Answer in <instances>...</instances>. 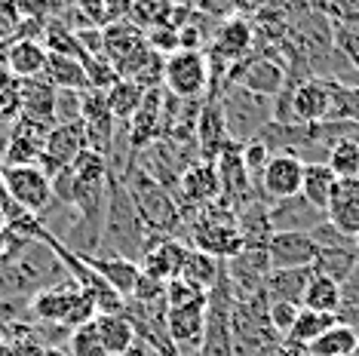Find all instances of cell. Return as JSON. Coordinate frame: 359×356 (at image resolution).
<instances>
[{"label":"cell","instance_id":"6da1fadb","mask_svg":"<svg viewBox=\"0 0 359 356\" xmlns=\"http://www.w3.org/2000/svg\"><path fill=\"white\" fill-rule=\"evenodd\" d=\"M151 233L138 218L133 200L120 178H108V206H104L102 231H99V258H126V261H142L148 249Z\"/></svg>","mask_w":359,"mask_h":356},{"label":"cell","instance_id":"7a4b0ae2","mask_svg":"<svg viewBox=\"0 0 359 356\" xmlns=\"http://www.w3.org/2000/svg\"><path fill=\"white\" fill-rule=\"evenodd\" d=\"M123 188L133 200L138 218L148 228V233H157V237H172L182 240L184 237V212L178 206V200L172 197V191H166L160 182H154L148 172H142L135 163L126 166V172L120 175Z\"/></svg>","mask_w":359,"mask_h":356},{"label":"cell","instance_id":"3957f363","mask_svg":"<svg viewBox=\"0 0 359 356\" xmlns=\"http://www.w3.org/2000/svg\"><path fill=\"white\" fill-rule=\"evenodd\" d=\"M218 104H222L227 135H231V142H236V144L258 139L261 129L273 120V99L255 95L236 83L224 86L222 93H218Z\"/></svg>","mask_w":359,"mask_h":356},{"label":"cell","instance_id":"277c9868","mask_svg":"<svg viewBox=\"0 0 359 356\" xmlns=\"http://www.w3.org/2000/svg\"><path fill=\"white\" fill-rule=\"evenodd\" d=\"M163 89L182 102H203L209 93V62L206 53L178 50L163 59Z\"/></svg>","mask_w":359,"mask_h":356},{"label":"cell","instance_id":"5b68a950","mask_svg":"<svg viewBox=\"0 0 359 356\" xmlns=\"http://www.w3.org/2000/svg\"><path fill=\"white\" fill-rule=\"evenodd\" d=\"M0 188L6 191V197H10L15 206H22L25 212H34V215L46 212L53 203V184L37 163L0 166Z\"/></svg>","mask_w":359,"mask_h":356},{"label":"cell","instance_id":"8992f818","mask_svg":"<svg viewBox=\"0 0 359 356\" xmlns=\"http://www.w3.org/2000/svg\"><path fill=\"white\" fill-rule=\"evenodd\" d=\"M243 86L255 95H264V99H276V95L289 83V74H285V64L273 55H255V59H243L240 64H233L231 74H227L224 86Z\"/></svg>","mask_w":359,"mask_h":356},{"label":"cell","instance_id":"52a82bcc","mask_svg":"<svg viewBox=\"0 0 359 356\" xmlns=\"http://www.w3.org/2000/svg\"><path fill=\"white\" fill-rule=\"evenodd\" d=\"M86 151V129L83 123H55L43 139V153H40L37 166L43 169L46 178H53L59 169L71 166L80 153Z\"/></svg>","mask_w":359,"mask_h":356},{"label":"cell","instance_id":"ba28073f","mask_svg":"<svg viewBox=\"0 0 359 356\" xmlns=\"http://www.w3.org/2000/svg\"><path fill=\"white\" fill-rule=\"evenodd\" d=\"M267 273H271V258L264 246H243L233 258L224 261V277L233 289V298L258 295Z\"/></svg>","mask_w":359,"mask_h":356},{"label":"cell","instance_id":"9c48e42d","mask_svg":"<svg viewBox=\"0 0 359 356\" xmlns=\"http://www.w3.org/2000/svg\"><path fill=\"white\" fill-rule=\"evenodd\" d=\"M289 86V108L295 123L304 126H316L329 120V108H332V80L323 77H307L298 83H285Z\"/></svg>","mask_w":359,"mask_h":356},{"label":"cell","instance_id":"30bf717a","mask_svg":"<svg viewBox=\"0 0 359 356\" xmlns=\"http://www.w3.org/2000/svg\"><path fill=\"white\" fill-rule=\"evenodd\" d=\"M175 200L184 212V221H187V215H194L197 209L222 200V182H218L215 166L212 163H194L191 169H184L182 178H178Z\"/></svg>","mask_w":359,"mask_h":356},{"label":"cell","instance_id":"8fae6325","mask_svg":"<svg viewBox=\"0 0 359 356\" xmlns=\"http://www.w3.org/2000/svg\"><path fill=\"white\" fill-rule=\"evenodd\" d=\"M301 172H304L301 160L289 157V153H271L267 166L261 169V175L255 178V188L267 203L295 197V193H301Z\"/></svg>","mask_w":359,"mask_h":356},{"label":"cell","instance_id":"7c38bea8","mask_svg":"<svg viewBox=\"0 0 359 356\" xmlns=\"http://www.w3.org/2000/svg\"><path fill=\"white\" fill-rule=\"evenodd\" d=\"M252 43H255V25H252V19L233 15V19L218 22L206 53H209V59H218L233 68V64H240L249 55Z\"/></svg>","mask_w":359,"mask_h":356},{"label":"cell","instance_id":"4fadbf2b","mask_svg":"<svg viewBox=\"0 0 359 356\" xmlns=\"http://www.w3.org/2000/svg\"><path fill=\"white\" fill-rule=\"evenodd\" d=\"M267 221H271L273 233H313V228L325 221V212L310 206L301 193H295V197L267 203Z\"/></svg>","mask_w":359,"mask_h":356},{"label":"cell","instance_id":"5bb4252c","mask_svg":"<svg viewBox=\"0 0 359 356\" xmlns=\"http://www.w3.org/2000/svg\"><path fill=\"white\" fill-rule=\"evenodd\" d=\"M203 313H206V298L178 307V310H166V335L178 356H200Z\"/></svg>","mask_w":359,"mask_h":356},{"label":"cell","instance_id":"9a60e30c","mask_svg":"<svg viewBox=\"0 0 359 356\" xmlns=\"http://www.w3.org/2000/svg\"><path fill=\"white\" fill-rule=\"evenodd\" d=\"M163 86H154V89H144L142 95V104L133 114V120L126 123V135H129V151L133 157L138 151H144L151 142L163 139Z\"/></svg>","mask_w":359,"mask_h":356},{"label":"cell","instance_id":"2e32d148","mask_svg":"<svg viewBox=\"0 0 359 356\" xmlns=\"http://www.w3.org/2000/svg\"><path fill=\"white\" fill-rule=\"evenodd\" d=\"M50 126H40L34 120L19 117L6 132L4 142V166H31L43 153V139Z\"/></svg>","mask_w":359,"mask_h":356},{"label":"cell","instance_id":"e0dca14e","mask_svg":"<svg viewBox=\"0 0 359 356\" xmlns=\"http://www.w3.org/2000/svg\"><path fill=\"white\" fill-rule=\"evenodd\" d=\"M184 255H187V242L184 240L157 237V233H151L148 249H144L138 267H142V273H148V277L160 280V282H169V280H175L178 273H182Z\"/></svg>","mask_w":359,"mask_h":356},{"label":"cell","instance_id":"ac0fdd59","mask_svg":"<svg viewBox=\"0 0 359 356\" xmlns=\"http://www.w3.org/2000/svg\"><path fill=\"white\" fill-rule=\"evenodd\" d=\"M194 142H197L203 163H212V160L224 151V144L231 142V135H227V129H224V117H222V104H218V99L200 102L197 120H194Z\"/></svg>","mask_w":359,"mask_h":356},{"label":"cell","instance_id":"d6986e66","mask_svg":"<svg viewBox=\"0 0 359 356\" xmlns=\"http://www.w3.org/2000/svg\"><path fill=\"white\" fill-rule=\"evenodd\" d=\"M325 221L347 237H359V178H338L325 203Z\"/></svg>","mask_w":359,"mask_h":356},{"label":"cell","instance_id":"ffe728a7","mask_svg":"<svg viewBox=\"0 0 359 356\" xmlns=\"http://www.w3.org/2000/svg\"><path fill=\"white\" fill-rule=\"evenodd\" d=\"M264 249L271 258V271H285V267H313L320 246L310 233H271Z\"/></svg>","mask_w":359,"mask_h":356},{"label":"cell","instance_id":"44dd1931","mask_svg":"<svg viewBox=\"0 0 359 356\" xmlns=\"http://www.w3.org/2000/svg\"><path fill=\"white\" fill-rule=\"evenodd\" d=\"M46 53L40 40H6L4 50V68L10 71L15 80H34L43 77L46 68Z\"/></svg>","mask_w":359,"mask_h":356},{"label":"cell","instance_id":"7402d4cb","mask_svg":"<svg viewBox=\"0 0 359 356\" xmlns=\"http://www.w3.org/2000/svg\"><path fill=\"white\" fill-rule=\"evenodd\" d=\"M53 102H55V86L46 83L43 77L34 80H19V117L34 120L40 126H55L53 123Z\"/></svg>","mask_w":359,"mask_h":356},{"label":"cell","instance_id":"603a6c76","mask_svg":"<svg viewBox=\"0 0 359 356\" xmlns=\"http://www.w3.org/2000/svg\"><path fill=\"white\" fill-rule=\"evenodd\" d=\"M310 277H313V267H285V271H271L264 277V286H261V295L267 301H285L301 307V298H304V289Z\"/></svg>","mask_w":359,"mask_h":356},{"label":"cell","instance_id":"cb8c5ba5","mask_svg":"<svg viewBox=\"0 0 359 356\" xmlns=\"http://www.w3.org/2000/svg\"><path fill=\"white\" fill-rule=\"evenodd\" d=\"M86 261L120 298H129L135 292V282L142 277V267L135 261H126V258H99V255L86 258Z\"/></svg>","mask_w":359,"mask_h":356},{"label":"cell","instance_id":"d4e9b609","mask_svg":"<svg viewBox=\"0 0 359 356\" xmlns=\"http://www.w3.org/2000/svg\"><path fill=\"white\" fill-rule=\"evenodd\" d=\"M144 43V31L135 28L129 19H120V22H111V25L102 28V55L108 59L111 64H117L120 59H126L135 46Z\"/></svg>","mask_w":359,"mask_h":356},{"label":"cell","instance_id":"484cf974","mask_svg":"<svg viewBox=\"0 0 359 356\" xmlns=\"http://www.w3.org/2000/svg\"><path fill=\"white\" fill-rule=\"evenodd\" d=\"M99 326V341L108 356H126L129 347L135 344V326L126 313H108V317H95Z\"/></svg>","mask_w":359,"mask_h":356},{"label":"cell","instance_id":"4316f807","mask_svg":"<svg viewBox=\"0 0 359 356\" xmlns=\"http://www.w3.org/2000/svg\"><path fill=\"white\" fill-rule=\"evenodd\" d=\"M218 273H222V261H218V258H212L206 252H200V249L187 246V255L182 261V273H178V280H184L187 286L200 289V292L206 295L209 289L215 286Z\"/></svg>","mask_w":359,"mask_h":356},{"label":"cell","instance_id":"83f0119b","mask_svg":"<svg viewBox=\"0 0 359 356\" xmlns=\"http://www.w3.org/2000/svg\"><path fill=\"white\" fill-rule=\"evenodd\" d=\"M359 350V341L353 335V329L344 322H334L323 331L320 338H313L304 347V356H353Z\"/></svg>","mask_w":359,"mask_h":356},{"label":"cell","instance_id":"f1b7e54d","mask_svg":"<svg viewBox=\"0 0 359 356\" xmlns=\"http://www.w3.org/2000/svg\"><path fill=\"white\" fill-rule=\"evenodd\" d=\"M334 182H338V178H334V172L325 163H304V172H301V197H304L310 206L325 212V203H329V197H332Z\"/></svg>","mask_w":359,"mask_h":356},{"label":"cell","instance_id":"f546056e","mask_svg":"<svg viewBox=\"0 0 359 356\" xmlns=\"http://www.w3.org/2000/svg\"><path fill=\"white\" fill-rule=\"evenodd\" d=\"M301 307L307 310H316V313H338L341 310V286L329 277H320L313 273L304 289V298H301Z\"/></svg>","mask_w":359,"mask_h":356},{"label":"cell","instance_id":"4dcf8cb0","mask_svg":"<svg viewBox=\"0 0 359 356\" xmlns=\"http://www.w3.org/2000/svg\"><path fill=\"white\" fill-rule=\"evenodd\" d=\"M43 80L55 89H86V71L80 59H68V55H46Z\"/></svg>","mask_w":359,"mask_h":356},{"label":"cell","instance_id":"1f68e13d","mask_svg":"<svg viewBox=\"0 0 359 356\" xmlns=\"http://www.w3.org/2000/svg\"><path fill=\"white\" fill-rule=\"evenodd\" d=\"M334 322H338V317H332V313H316V310H307V307H301L295 322H292V329H289V335H285V341L304 350V347L313 341V338H320L325 329L334 326Z\"/></svg>","mask_w":359,"mask_h":356},{"label":"cell","instance_id":"d6a6232c","mask_svg":"<svg viewBox=\"0 0 359 356\" xmlns=\"http://www.w3.org/2000/svg\"><path fill=\"white\" fill-rule=\"evenodd\" d=\"M172 13H175V4H172V0H129L126 19L133 22L135 28L151 31V28L169 25Z\"/></svg>","mask_w":359,"mask_h":356},{"label":"cell","instance_id":"836d02e7","mask_svg":"<svg viewBox=\"0 0 359 356\" xmlns=\"http://www.w3.org/2000/svg\"><path fill=\"white\" fill-rule=\"evenodd\" d=\"M359 255L356 249H316V258H313V273L320 277H329L341 286L347 280V273L356 267Z\"/></svg>","mask_w":359,"mask_h":356},{"label":"cell","instance_id":"e575fe53","mask_svg":"<svg viewBox=\"0 0 359 356\" xmlns=\"http://www.w3.org/2000/svg\"><path fill=\"white\" fill-rule=\"evenodd\" d=\"M108 108H111V117L117 120V123H129L133 120V114L138 111V104H142V95L144 89L133 83V80H117L108 93Z\"/></svg>","mask_w":359,"mask_h":356},{"label":"cell","instance_id":"d590c367","mask_svg":"<svg viewBox=\"0 0 359 356\" xmlns=\"http://www.w3.org/2000/svg\"><path fill=\"white\" fill-rule=\"evenodd\" d=\"M325 166L334 172V178H359V139L347 135L334 142L325 157Z\"/></svg>","mask_w":359,"mask_h":356},{"label":"cell","instance_id":"8d00e7d4","mask_svg":"<svg viewBox=\"0 0 359 356\" xmlns=\"http://www.w3.org/2000/svg\"><path fill=\"white\" fill-rule=\"evenodd\" d=\"M329 120H347V123H359V86L332 83Z\"/></svg>","mask_w":359,"mask_h":356},{"label":"cell","instance_id":"74e56055","mask_svg":"<svg viewBox=\"0 0 359 356\" xmlns=\"http://www.w3.org/2000/svg\"><path fill=\"white\" fill-rule=\"evenodd\" d=\"M68 356H104L102 350V341H99V326L93 322H83V326L71 329L68 335Z\"/></svg>","mask_w":359,"mask_h":356},{"label":"cell","instance_id":"f35d334b","mask_svg":"<svg viewBox=\"0 0 359 356\" xmlns=\"http://www.w3.org/2000/svg\"><path fill=\"white\" fill-rule=\"evenodd\" d=\"M71 172H74L77 182H108V160H104V153L99 151H83L80 157L74 160V163L68 166Z\"/></svg>","mask_w":359,"mask_h":356},{"label":"cell","instance_id":"ab89813d","mask_svg":"<svg viewBox=\"0 0 359 356\" xmlns=\"http://www.w3.org/2000/svg\"><path fill=\"white\" fill-rule=\"evenodd\" d=\"M80 93H83V89H55L53 123H77L80 120Z\"/></svg>","mask_w":359,"mask_h":356},{"label":"cell","instance_id":"60d3db41","mask_svg":"<svg viewBox=\"0 0 359 356\" xmlns=\"http://www.w3.org/2000/svg\"><path fill=\"white\" fill-rule=\"evenodd\" d=\"M240 160H243V169H246V175L255 182L261 175V169L267 166V160H271V151H267V144L261 139H252L240 148Z\"/></svg>","mask_w":359,"mask_h":356},{"label":"cell","instance_id":"b9f144b4","mask_svg":"<svg viewBox=\"0 0 359 356\" xmlns=\"http://www.w3.org/2000/svg\"><path fill=\"white\" fill-rule=\"evenodd\" d=\"M301 307L295 304H285V301H267V322H271V329L276 331V335L285 341V335H289L292 322H295Z\"/></svg>","mask_w":359,"mask_h":356},{"label":"cell","instance_id":"7bdbcfd3","mask_svg":"<svg viewBox=\"0 0 359 356\" xmlns=\"http://www.w3.org/2000/svg\"><path fill=\"white\" fill-rule=\"evenodd\" d=\"M144 43H148V50H154L157 55H172L178 53V31L169 28V25H160V28H151L144 31Z\"/></svg>","mask_w":359,"mask_h":356},{"label":"cell","instance_id":"ee69618b","mask_svg":"<svg viewBox=\"0 0 359 356\" xmlns=\"http://www.w3.org/2000/svg\"><path fill=\"white\" fill-rule=\"evenodd\" d=\"M200 298H206L200 292V289H194V286H187L184 280H169L166 282V310H178V307H187V304H194V301H200Z\"/></svg>","mask_w":359,"mask_h":356},{"label":"cell","instance_id":"f6af8a7d","mask_svg":"<svg viewBox=\"0 0 359 356\" xmlns=\"http://www.w3.org/2000/svg\"><path fill=\"white\" fill-rule=\"evenodd\" d=\"M13 4L22 19H40V22L55 19L62 10V4H55V0H13Z\"/></svg>","mask_w":359,"mask_h":356},{"label":"cell","instance_id":"bcb514c9","mask_svg":"<svg viewBox=\"0 0 359 356\" xmlns=\"http://www.w3.org/2000/svg\"><path fill=\"white\" fill-rule=\"evenodd\" d=\"M313 242L320 249H356V240L353 237H347V233H341L338 228H332L329 221H323L320 228H313Z\"/></svg>","mask_w":359,"mask_h":356},{"label":"cell","instance_id":"7dc6e473","mask_svg":"<svg viewBox=\"0 0 359 356\" xmlns=\"http://www.w3.org/2000/svg\"><path fill=\"white\" fill-rule=\"evenodd\" d=\"M200 15H206L212 22H224V19H233L240 15V0H197L194 6Z\"/></svg>","mask_w":359,"mask_h":356},{"label":"cell","instance_id":"c3c4849f","mask_svg":"<svg viewBox=\"0 0 359 356\" xmlns=\"http://www.w3.org/2000/svg\"><path fill=\"white\" fill-rule=\"evenodd\" d=\"M19 22H22V15L15 10L13 0H0V43H6V40L15 37Z\"/></svg>","mask_w":359,"mask_h":356},{"label":"cell","instance_id":"681fc988","mask_svg":"<svg viewBox=\"0 0 359 356\" xmlns=\"http://www.w3.org/2000/svg\"><path fill=\"white\" fill-rule=\"evenodd\" d=\"M341 307H359V261L341 282Z\"/></svg>","mask_w":359,"mask_h":356},{"label":"cell","instance_id":"f907efd6","mask_svg":"<svg viewBox=\"0 0 359 356\" xmlns=\"http://www.w3.org/2000/svg\"><path fill=\"white\" fill-rule=\"evenodd\" d=\"M334 317H338V322H344V326L353 329V335H356V341H359V307H341Z\"/></svg>","mask_w":359,"mask_h":356},{"label":"cell","instance_id":"816d5d0a","mask_svg":"<svg viewBox=\"0 0 359 356\" xmlns=\"http://www.w3.org/2000/svg\"><path fill=\"white\" fill-rule=\"evenodd\" d=\"M126 356H163V353H157L151 344H144V341H138V338H135V344L129 347V353H126Z\"/></svg>","mask_w":359,"mask_h":356},{"label":"cell","instance_id":"f5cc1de1","mask_svg":"<svg viewBox=\"0 0 359 356\" xmlns=\"http://www.w3.org/2000/svg\"><path fill=\"white\" fill-rule=\"evenodd\" d=\"M273 356H304V350H301V347H295V344H289V341H283V344L273 350Z\"/></svg>","mask_w":359,"mask_h":356},{"label":"cell","instance_id":"db71d44e","mask_svg":"<svg viewBox=\"0 0 359 356\" xmlns=\"http://www.w3.org/2000/svg\"><path fill=\"white\" fill-rule=\"evenodd\" d=\"M175 6H184V10H194V6H197V0H172Z\"/></svg>","mask_w":359,"mask_h":356},{"label":"cell","instance_id":"11a10c76","mask_svg":"<svg viewBox=\"0 0 359 356\" xmlns=\"http://www.w3.org/2000/svg\"><path fill=\"white\" fill-rule=\"evenodd\" d=\"M356 255H359V237H356Z\"/></svg>","mask_w":359,"mask_h":356},{"label":"cell","instance_id":"9f6ffc18","mask_svg":"<svg viewBox=\"0 0 359 356\" xmlns=\"http://www.w3.org/2000/svg\"><path fill=\"white\" fill-rule=\"evenodd\" d=\"M55 4H65V0H55Z\"/></svg>","mask_w":359,"mask_h":356},{"label":"cell","instance_id":"6f0895ef","mask_svg":"<svg viewBox=\"0 0 359 356\" xmlns=\"http://www.w3.org/2000/svg\"><path fill=\"white\" fill-rule=\"evenodd\" d=\"M104 356H108V353H104Z\"/></svg>","mask_w":359,"mask_h":356}]
</instances>
